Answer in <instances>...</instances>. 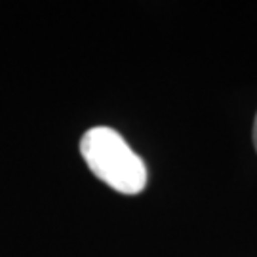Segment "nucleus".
Here are the masks:
<instances>
[{"mask_svg": "<svg viewBox=\"0 0 257 257\" xmlns=\"http://www.w3.org/2000/svg\"><path fill=\"white\" fill-rule=\"evenodd\" d=\"M253 143H255V149H257V116H255V122H253Z\"/></svg>", "mask_w": 257, "mask_h": 257, "instance_id": "2", "label": "nucleus"}, {"mask_svg": "<svg viewBox=\"0 0 257 257\" xmlns=\"http://www.w3.org/2000/svg\"><path fill=\"white\" fill-rule=\"evenodd\" d=\"M80 153L92 174L110 189L138 194L147 185V168L116 130L95 126L84 134Z\"/></svg>", "mask_w": 257, "mask_h": 257, "instance_id": "1", "label": "nucleus"}]
</instances>
